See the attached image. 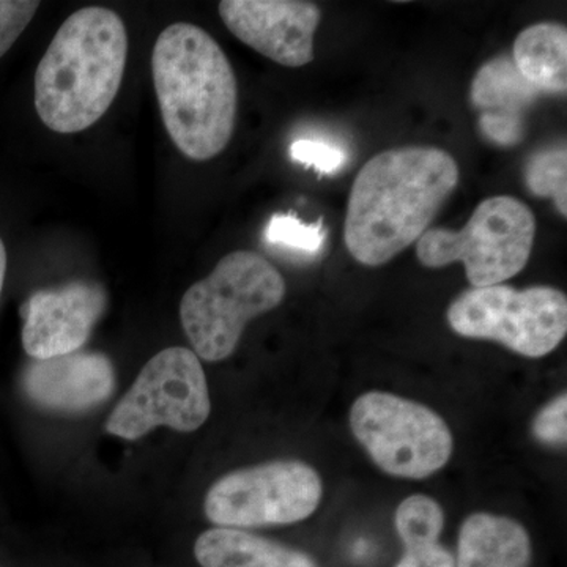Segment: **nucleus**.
Listing matches in <instances>:
<instances>
[{
  "instance_id": "f257e3e1",
  "label": "nucleus",
  "mask_w": 567,
  "mask_h": 567,
  "mask_svg": "<svg viewBox=\"0 0 567 567\" xmlns=\"http://www.w3.org/2000/svg\"><path fill=\"white\" fill-rule=\"evenodd\" d=\"M458 185V166L436 147L405 145L375 155L350 189L344 224L347 251L380 267L417 244Z\"/></svg>"
},
{
  "instance_id": "f03ea898",
  "label": "nucleus",
  "mask_w": 567,
  "mask_h": 567,
  "mask_svg": "<svg viewBox=\"0 0 567 567\" xmlns=\"http://www.w3.org/2000/svg\"><path fill=\"white\" fill-rule=\"evenodd\" d=\"M153 85L164 128L193 162H208L233 140L238 89L233 65L210 33L175 22L152 54Z\"/></svg>"
},
{
  "instance_id": "7ed1b4c3",
  "label": "nucleus",
  "mask_w": 567,
  "mask_h": 567,
  "mask_svg": "<svg viewBox=\"0 0 567 567\" xmlns=\"http://www.w3.org/2000/svg\"><path fill=\"white\" fill-rule=\"evenodd\" d=\"M128 33L115 11L85 7L66 18L35 73V110L54 133L91 128L121 91Z\"/></svg>"
},
{
  "instance_id": "20e7f679",
  "label": "nucleus",
  "mask_w": 567,
  "mask_h": 567,
  "mask_svg": "<svg viewBox=\"0 0 567 567\" xmlns=\"http://www.w3.org/2000/svg\"><path fill=\"white\" fill-rule=\"evenodd\" d=\"M284 297L286 281L274 265L260 254L234 251L183 295V330L194 353L216 363L235 352L249 320L274 311Z\"/></svg>"
},
{
  "instance_id": "39448f33",
  "label": "nucleus",
  "mask_w": 567,
  "mask_h": 567,
  "mask_svg": "<svg viewBox=\"0 0 567 567\" xmlns=\"http://www.w3.org/2000/svg\"><path fill=\"white\" fill-rule=\"evenodd\" d=\"M536 237L528 205L511 196L483 200L461 230L431 229L417 240L416 256L427 268L464 264L473 289L509 281L527 267Z\"/></svg>"
},
{
  "instance_id": "423d86ee",
  "label": "nucleus",
  "mask_w": 567,
  "mask_h": 567,
  "mask_svg": "<svg viewBox=\"0 0 567 567\" xmlns=\"http://www.w3.org/2000/svg\"><path fill=\"white\" fill-rule=\"evenodd\" d=\"M446 319L462 338L494 341L522 357L543 358L566 338L567 298L548 286L472 287L450 305Z\"/></svg>"
},
{
  "instance_id": "0eeeda50",
  "label": "nucleus",
  "mask_w": 567,
  "mask_h": 567,
  "mask_svg": "<svg viewBox=\"0 0 567 567\" xmlns=\"http://www.w3.org/2000/svg\"><path fill=\"white\" fill-rule=\"evenodd\" d=\"M350 429L390 476L424 480L440 472L453 454V434L439 413L385 391H369L353 402Z\"/></svg>"
},
{
  "instance_id": "6e6552de",
  "label": "nucleus",
  "mask_w": 567,
  "mask_h": 567,
  "mask_svg": "<svg viewBox=\"0 0 567 567\" xmlns=\"http://www.w3.org/2000/svg\"><path fill=\"white\" fill-rule=\"evenodd\" d=\"M212 412L210 393L199 357L169 347L142 368L128 393L106 421V431L137 440L164 425L178 432L203 427Z\"/></svg>"
},
{
  "instance_id": "1a4fd4ad",
  "label": "nucleus",
  "mask_w": 567,
  "mask_h": 567,
  "mask_svg": "<svg viewBox=\"0 0 567 567\" xmlns=\"http://www.w3.org/2000/svg\"><path fill=\"white\" fill-rule=\"evenodd\" d=\"M323 484L311 465L275 461L227 473L205 496V516L221 528L292 525L316 513Z\"/></svg>"
},
{
  "instance_id": "9d476101",
  "label": "nucleus",
  "mask_w": 567,
  "mask_h": 567,
  "mask_svg": "<svg viewBox=\"0 0 567 567\" xmlns=\"http://www.w3.org/2000/svg\"><path fill=\"white\" fill-rule=\"evenodd\" d=\"M226 28L279 65L300 69L315 61V35L322 11L300 0H223Z\"/></svg>"
},
{
  "instance_id": "9b49d317",
  "label": "nucleus",
  "mask_w": 567,
  "mask_h": 567,
  "mask_svg": "<svg viewBox=\"0 0 567 567\" xmlns=\"http://www.w3.org/2000/svg\"><path fill=\"white\" fill-rule=\"evenodd\" d=\"M102 284L73 281L39 290L22 306V347L32 360L80 352L106 311Z\"/></svg>"
},
{
  "instance_id": "f8f14e48",
  "label": "nucleus",
  "mask_w": 567,
  "mask_h": 567,
  "mask_svg": "<svg viewBox=\"0 0 567 567\" xmlns=\"http://www.w3.org/2000/svg\"><path fill=\"white\" fill-rule=\"evenodd\" d=\"M33 404L51 412L80 413L103 404L115 386V371L106 354L74 352L33 360L22 375Z\"/></svg>"
},
{
  "instance_id": "ddd939ff",
  "label": "nucleus",
  "mask_w": 567,
  "mask_h": 567,
  "mask_svg": "<svg viewBox=\"0 0 567 567\" xmlns=\"http://www.w3.org/2000/svg\"><path fill=\"white\" fill-rule=\"evenodd\" d=\"M532 557L527 528L514 518L476 513L458 529L456 567H528Z\"/></svg>"
},
{
  "instance_id": "4468645a",
  "label": "nucleus",
  "mask_w": 567,
  "mask_h": 567,
  "mask_svg": "<svg viewBox=\"0 0 567 567\" xmlns=\"http://www.w3.org/2000/svg\"><path fill=\"white\" fill-rule=\"evenodd\" d=\"M194 557L203 567H319L305 551L237 528L207 529Z\"/></svg>"
},
{
  "instance_id": "2eb2a0df",
  "label": "nucleus",
  "mask_w": 567,
  "mask_h": 567,
  "mask_svg": "<svg viewBox=\"0 0 567 567\" xmlns=\"http://www.w3.org/2000/svg\"><path fill=\"white\" fill-rule=\"evenodd\" d=\"M394 527L405 554L394 567H456V558L440 544L445 511L435 498L412 495L398 506Z\"/></svg>"
},
{
  "instance_id": "dca6fc26",
  "label": "nucleus",
  "mask_w": 567,
  "mask_h": 567,
  "mask_svg": "<svg viewBox=\"0 0 567 567\" xmlns=\"http://www.w3.org/2000/svg\"><path fill=\"white\" fill-rule=\"evenodd\" d=\"M513 62L522 76L543 93H566L567 29L559 22H537L518 33Z\"/></svg>"
},
{
  "instance_id": "f3484780",
  "label": "nucleus",
  "mask_w": 567,
  "mask_h": 567,
  "mask_svg": "<svg viewBox=\"0 0 567 567\" xmlns=\"http://www.w3.org/2000/svg\"><path fill=\"white\" fill-rule=\"evenodd\" d=\"M543 92L529 84L509 55L484 63L472 82L470 100L481 114L525 118V111Z\"/></svg>"
},
{
  "instance_id": "a211bd4d",
  "label": "nucleus",
  "mask_w": 567,
  "mask_h": 567,
  "mask_svg": "<svg viewBox=\"0 0 567 567\" xmlns=\"http://www.w3.org/2000/svg\"><path fill=\"white\" fill-rule=\"evenodd\" d=\"M525 185L537 197H550L563 218L567 216L566 147H551L533 155L525 166Z\"/></svg>"
},
{
  "instance_id": "6ab92c4d",
  "label": "nucleus",
  "mask_w": 567,
  "mask_h": 567,
  "mask_svg": "<svg viewBox=\"0 0 567 567\" xmlns=\"http://www.w3.org/2000/svg\"><path fill=\"white\" fill-rule=\"evenodd\" d=\"M324 237L327 233L323 223L305 224L297 216L284 213L271 216L265 230L268 244L306 254L319 252L324 244Z\"/></svg>"
},
{
  "instance_id": "aec40b11",
  "label": "nucleus",
  "mask_w": 567,
  "mask_h": 567,
  "mask_svg": "<svg viewBox=\"0 0 567 567\" xmlns=\"http://www.w3.org/2000/svg\"><path fill=\"white\" fill-rule=\"evenodd\" d=\"M39 9L40 2L31 0H0V58L17 43Z\"/></svg>"
},
{
  "instance_id": "412c9836",
  "label": "nucleus",
  "mask_w": 567,
  "mask_h": 567,
  "mask_svg": "<svg viewBox=\"0 0 567 567\" xmlns=\"http://www.w3.org/2000/svg\"><path fill=\"white\" fill-rule=\"evenodd\" d=\"M537 442L547 446H566L567 395L561 393L537 413L532 425Z\"/></svg>"
},
{
  "instance_id": "4be33fe9",
  "label": "nucleus",
  "mask_w": 567,
  "mask_h": 567,
  "mask_svg": "<svg viewBox=\"0 0 567 567\" xmlns=\"http://www.w3.org/2000/svg\"><path fill=\"white\" fill-rule=\"evenodd\" d=\"M290 155L295 162L315 167L324 174L334 173L346 163V155L341 148L311 140L295 141L290 147Z\"/></svg>"
},
{
  "instance_id": "5701e85b",
  "label": "nucleus",
  "mask_w": 567,
  "mask_h": 567,
  "mask_svg": "<svg viewBox=\"0 0 567 567\" xmlns=\"http://www.w3.org/2000/svg\"><path fill=\"white\" fill-rule=\"evenodd\" d=\"M7 271V251L3 241L0 240V293H2L3 281H6Z\"/></svg>"
}]
</instances>
